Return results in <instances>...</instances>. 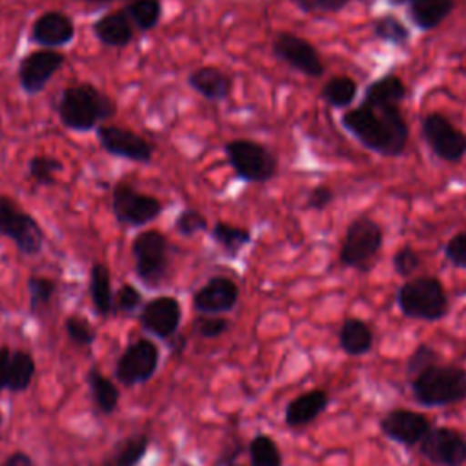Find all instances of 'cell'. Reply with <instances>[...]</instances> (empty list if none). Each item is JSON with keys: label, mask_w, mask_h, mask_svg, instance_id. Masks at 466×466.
<instances>
[{"label": "cell", "mask_w": 466, "mask_h": 466, "mask_svg": "<svg viewBox=\"0 0 466 466\" xmlns=\"http://www.w3.org/2000/svg\"><path fill=\"white\" fill-rule=\"evenodd\" d=\"M66 333L78 346H91L96 339L95 328L86 319L76 315L66 319Z\"/></svg>", "instance_id": "cell-38"}, {"label": "cell", "mask_w": 466, "mask_h": 466, "mask_svg": "<svg viewBox=\"0 0 466 466\" xmlns=\"http://www.w3.org/2000/svg\"><path fill=\"white\" fill-rule=\"evenodd\" d=\"M56 111L64 127L86 133L111 118L116 111V104L98 87L91 84H76L62 91Z\"/></svg>", "instance_id": "cell-2"}, {"label": "cell", "mask_w": 466, "mask_h": 466, "mask_svg": "<svg viewBox=\"0 0 466 466\" xmlns=\"http://www.w3.org/2000/svg\"><path fill=\"white\" fill-rule=\"evenodd\" d=\"M335 200V193L328 186H317L313 187L306 197V208L313 211H322Z\"/></svg>", "instance_id": "cell-45"}, {"label": "cell", "mask_w": 466, "mask_h": 466, "mask_svg": "<svg viewBox=\"0 0 466 466\" xmlns=\"http://www.w3.org/2000/svg\"><path fill=\"white\" fill-rule=\"evenodd\" d=\"M271 49L279 60L306 76L319 78L324 73V62L315 46L295 33H277L271 42Z\"/></svg>", "instance_id": "cell-11"}, {"label": "cell", "mask_w": 466, "mask_h": 466, "mask_svg": "<svg viewBox=\"0 0 466 466\" xmlns=\"http://www.w3.org/2000/svg\"><path fill=\"white\" fill-rule=\"evenodd\" d=\"M419 451L435 466H462L466 464V437L448 426H437L419 442Z\"/></svg>", "instance_id": "cell-12"}, {"label": "cell", "mask_w": 466, "mask_h": 466, "mask_svg": "<svg viewBox=\"0 0 466 466\" xmlns=\"http://www.w3.org/2000/svg\"><path fill=\"white\" fill-rule=\"evenodd\" d=\"M397 306L404 317L424 322H437L450 309L442 282L431 275L408 279L397 291Z\"/></svg>", "instance_id": "cell-4"}, {"label": "cell", "mask_w": 466, "mask_h": 466, "mask_svg": "<svg viewBox=\"0 0 466 466\" xmlns=\"http://www.w3.org/2000/svg\"><path fill=\"white\" fill-rule=\"evenodd\" d=\"M224 151L235 175L246 182H268L277 173V157L258 142L235 138L224 146Z\"/></svg>", "instance_id": "cell-6"}, {"label": "cell", "mask_w": 466, "mask_h": 466, "mask_svg": "<svg viewBox=\"0 0 466 466\" xmlns=\"http://www.w3.org/2000/svg\"><path fill=\"white\" fill-rule=\"evenodd\" d=\"M111 209L115 218L124 226H146L160 215L162 204L157 197L142 193L120 180L111 191Z\"/></svg>", "instance_id": "cell-9"}, {"label": "cell", "mask_w": 466, "mask_h": 466, "mask_svg": "<svg viewBox=\"0 0 466 466\" xmlns=\"http://www.w3.org/2000/svg\"><path fill=\"white\" fill-rule=\"evenodd\" d=\"M9 348H0V391L7 386V370H9V360H11Z\"/></svg>", "instance_id": "cell-46"}, {"label": "cell", "mask_w": 466, "mask_h": 466, "mask_svg": "<svg viewBox=\"0 0 466 466\" xmlns=\"http://www.w3.org/2000/svg\"><path fill=\"white\" fill-rule=\"evenodd\" d=\"M339 344L344 353L351 357H360L371 350L373 331L366 320L357 317H348L340 326Z\"/></svg>", "instance_id": "cell-24"}, {"label": "cell", "mask_w": 466, "mask_h": 466, "mask_svg": "<svg viewBox=\"0 0 466 466\" xmlns=\"http://www.w3.org/2000/svg\"><path fill=\"white\" fill-rule=\"evenodd\" d=\"M133 24L127 18L124 9L118 11H111L106 13L104 16H100L95 25V36L109 47H124L133 40Z\"/></svg>", "instance_id": "cell-23"}, {"label": "cell", "mask_w": 466, "mask_h": 466, "mask_svg": "<svg viewBox=\"0 0 466 466\" xmlns=\"http://www.w3.org/2000/svg\"><path fill=\"white\" fill-rule=\"evenodd\" d=\"M87 384H89V390H91L96 408L102 413H111L118 402L116 386L106 375H102L96 368H91L87 371Z\"/></svg>", "instance_id": "cell-30"}, {"label": "cell", "mask_w": 466, "mask_h": 466, "mask_svg": "<svg viewBox=\"0 0 466 466\" xmlns=\"http://www.w3.org/2000/svg\"><path fill=\"white\" fill-rule=\"evenodd\" d=\"M35 360L27 351L16 350L11 353L9 370H7V390L9 391H24L31 384L35 377Z\"/></svg>", "instance_id": "cell-28"}, {"label": "cell", "mask_w": 466, "mask_h": 466, "mask_svg": "<svg viewBox=\"0 0 466 466\" xmlns=\"http://www.w3.org/2000/svg\"><path fill=\"white\" fill-rule=\"evenodd\" d=\"M187 84L208 100H224L229 96L233 87L231 76L215 66H204L195 69L189 75Z\"/></svg>", "instance_id": "cell-22"}, {"label": "cell", "mask_w": 466, "mask_h": 466, "mask_svg": "<svg viewBox=\"0 0 466 466\" xmlns=\"http://www.w3.org/2000/svg\"><path fill=\"white\" fill-rule=\"evenodd\" d=\"M147 450V439L144 435H137L126 441L120 450L113 457V466H137Z\"/></svg>", "instance_id": "cell-35"}, {"label": "cell", "mask_w": 466, "mask_h": 466, "mask_svg": "<svg viewBox=\"0 0 466 466\" xmlns=\"http://www.w3.org/2000/svg\"><path fill=\"white\" fill-rule=\"evenodd\" d=\"M329 397L324 390H309L299 397H295L284 413V420L288 426L291 428H299V426H306L309 422H313L328 406Z\"/></svg>", "instance_id": "cell-20"}, {"label": "cell", "mask_w": 466, "mask_h": 466, "mask_svg": "<svg viewBox=\"0 0 466 466\" xmlns=\"http://www.w3.org/2000/svg\"><path fill=\"white\" fill-rule=\"evenodd\" d=\"M391 264H393V269H395V273L399 277L410 279L420 268V257H419V253L411 246H402L393 255Z\"/></svg>", "instance_id": "cell-40"}, {"label": "cell", "mask_w": 466, "mask_h": 466, "mask_svg": "<svg viewBox=\"0 0 466 466\" xmlns=\"http://www.w3.org/2000/svg\"><path fill=\"white\" fill-rule=\"evenodd\" d=\"M27 289H29V306H31V311H36L44 306H47L55 295V282L51 279H46V277H29L27 280Z\"/></svg>", "instance_id": "cell-36"}, {"label": "cell", "mask_w": 466, "mask_h": 466, "mask_svg": "<svg viewBox=\"0 0 466 466\" xmlns=\"http://www.w3.org/2000/svg\"><path fill=\"white\" fill-rule=\"evenodd\" d=\"M29 175L42 186H49L55 182L56 175L64 169V164L49 155H35L27 164Z\"/></svg>", "instance_id": "cell-34"}, {"label": "cell", "mask_w": 466, "mask_h": 466, "mask_svg": "<svg viewBox=\"0 0 466 466\" xmlns=\"http://www.w3.org/2000/svg\"><path fill=\"white\" fill-rule=\"evenodd\" d=\"M439 359H441V357H439L437 350H433V348L428 346V344H419V346L411 351V355L408 357V360H406V375H408V380L413 379L415 375H419L420 371H424L426 368L437 364Z\"/></svg>", "instance_id": "cell-37"}, {"label": "cell", "mask_w": 466, "mask_h": 466, "mask_svg": "<svg viewBox=\"0 0 466 466\" xmlns=\"http://www.w3.org/2000/svg\"><path fill=\"white\" fill-rule=\"evenodd\" d=\"M142 302V295L140 291L131 286V284H124L120 286V289L115 295V309L124 311V313H131L135 311Z\"/></svg>", "instance_id": "cell-42"}, {"label": "cell", "mask_w": 466, "mask_h": 466, "mask_svg": "<svg viewBox=\"0 0 466 466\" xmlns=\"http://www.w3.org/2000/svg\"><path fill=\"white\" fill-rule=\"evenodd\" d=\"M228 320L222 317H213V315H204L198 317L195 322V329L198 331V335L206 337V339H215L220 337L226 329H228Z\"/></svg>", "instance_id": "cell-44"}, {"label": "cell", "mask_w": 466, "mask_h": 466, "mask_svg": "<svg viewBox=\"0 0 466 466\" xmlns=\"http://www.w3.org/2000/svg\"><path fill=\"white\" fill-rule=\"evenodd\" d=\"M229 466H240V464H229Z\"/></svg>", "instance_id": "cell-49"}, {"label": "cell", "mask_w": 466, "mask_h": 466, "mask_svg": "<svg viewBox=\"0 0 466 466\" xmlns=\"http://www.w3.org/2000/svg\"><path fill=\"white\" fill-rule=\"evenodd\" d=\"M0 235L9 237L22 255H38L44 246V229L7 195H0Z\"/></svg>", "instance_id": "cell-8"}, {"label": "cell", "mask_w": 466, "mask_h": 466, "mask_svg": "<svg viewBox=\"0 0 466 466\" xmlns=\"http://www.w3.org/2000/svg\"><path fill=\"white\" fill-rule=\"evenodd\" d=\"M64 60L66 58L60 51H53V49L31 51L20 60V66H18L20 87L27 95L40 93L49 84L53 75L62 67Z\"/></svg>", "instance_id": "cell-16"}, {"label": "cell", "mask_w": 466, "mask_h": 466, "mask_svg": "<svg viewBox=\"0 0 466 466\" xmlns=\"http://www.w3.org/2000/svg\"><path fill=\"white\" fill-rule=\"evenodd\" d=\"M295 5L304 13H339L350 0H293Z\"/></svg>", "instance_id": "cell-43"}, {"label": "cell", "mask_w": 466, "mask_h": 466, "mask_svg": "<svg viewBox=\"0 0 466 466\" xmlns=\"http://www.w3.org/2000/svg\"><path fill=\"white\" fill-rule=\"evenodd\" d=\"M75 36L73 20L60 11H47L40 15L31 27V42L44 49H55L69 44Z\"/></svg>", "instance_id": "cell-19"}, {"label": "cell", "mask_w": 466, "mask_h": 466, "mask_svg": "<svg viewBox=\"0 0 466 466\" xmlns=\"http://www.w3.org/2000/svg\"><path fill=\"white\" fill-rule=\"evenodd\" d=\"M157 364L158 348L147 339H138L120 355L115 373L122 384L133 386L151 379L157 371Z\"/></svg>", "instance_id": "cell-13"}, {"label": "cell", "mask_w": 466, "mask_h": 466, "mask_svg": "<svg viewBox=\"0 0 466 466\" xmlns=\"http://www.w3.org/2000/svg\"><path fill=\"white\" fill-rule=\"evenodd\" d=\"M384 233L379 222L362 215L350 222L340 246L339 258L346 268L370 271L382 248Z\"/></svg>", "instance_id": "cell-5"}, {"label": "cell", "mask_w": 466, "mask_h": 466, "mask_svg": "<svg viewBox=\"0 0 466 466\" xmlns=\"http://www.w3.org/2000/svg\"><path fill=\"white\" fill-rule=\"evenodd\" d=\"M455 9V0H410L406 15L410 22L420 31L439 27Z\"/></svg>", "instance_id": "cell-21"}, {"label": "cell", "mask_w": 466, "mask_h": 466, "mask_svg": "<svg viewBox=\"0 0 466 466\" xmlns=\"http://www.w3.org/2000/svg\"><path fill=\"white\" fill-rule=\"evenodd\" d=\"M446 260L461 269H466V231L455 233L444 246Z\"/></svg>", "instance_id": "cell-41"}, {"label": "cell", "mask_w": 466, "mask_h": 466, "mask_svg": "<svg viewBox=\"0 0 466 466\" xmlns=\"http://www.w3.org/2000/svg\"><path fill=\"white\" fill-rule=\"evenodd\" d=\"M124 11L133 27L138 31H149L158 24L162 16V4L160 0H133L126 5Z\"/></svg>", "instance_id": "cell-31"}, {"label": "cell", "mask_w": 466, "mask_h": 466, "mask_svg": "<svg viewBox=\"0 0 466 466\" xmlns=\"http://www.w3.org/2000/svg\"><path fill=\"white\" fill-rule=\"evenodd\" d=\"M373 35L382 40L388 42L391 46L397 47H404L410 42V29L404 22H400L397 16L393 15H384L373 20Z\"/></svg>", "instance_id": "cell-32"}, {"label": "cell", "mask_w": 466, "mask_h": 466, "mask_svg": "<svg viewBox=\"0 0 466 466\" xmlns=\"http://www.w3.org/2000/svg\"><path fill=\"white\" fill-rule=\"evenodd\" d=\"M357 91H359V86H357V82H355L351 76L337 75V76L328 78V80L322 84L319 96H320L329 107L344 109V107H350V106H351V102H353L355 96H357Z\"/></svg>", "instance_id": "cell-27"}, {"label": "cell", "mask_w": 466, "mask_h": 466, "mask_svg": "<svg viewBox=\"0 0 466 466\" xmlns=\"http://www.w3.org/2000/svg\"><path fill=\"white\" fill-rule=\"evenodd\" d=\"M415 400L424 408H444L466 400V368L433 364L410 379Z\"/></svg>", "instance_id": "cell-3"}, {"label": "cell", "mask_w": 466, "mask_h": 466, "mask_svg": "<svg viewBox=\"0 0 466 466\" xmlns=\"http://www.w3.org/2000/svg\"><path fill=\"white\" fill-rule=\"evenodd\" d=\"M137 277L149 288L160 286L169 266L167 238L157 229L138 233L131 246Z\"/></svg>", "instance_id": "cell-7"}, {"label": "cell", "mask_w": 466, "mask_h": 466, "mask_svg": "<svg viewBox=\"0 0 466 466\" xmlns=\"http://www.w3.org/2000/svg\"><path fill=\"white\" fill-rule=\"evenodd\" d=\"M238 300V288L228 277H213L209 279L195 295L193 306L197 311L204 315L224 313L235 308Z\"/></svg>", "instance_id": "cell-18"}, {"label": "cell", "mask_w": 466, "mask_h": 466, "mask_svg": "<svg viewBox=\"0 0 466 466\" xmlns=\"http://www.w3.org/2000/svg\"><path fill=\"white\" fill-rule=\"evenodd\" d=\"M2 466H33L31 457L25 455L24 451H15L13 455L7 457V461Z\"/></svg>", "instance_id": "cell-47"}, {"label": "cell", "mask_w": 466, "mask_h": 466, "mask_svg": "<svg viewBox=\"0 0 466 466\" xmlns=\"http://www.w3.org/2000/svg\"><path fill=\"white\" fill-rule=\"evenodd\" d=\"M180 304L175 297L162 295L153 300H149L140 313V322L142 326L160 337V339H169L173 333L178 329L180 324Z\"/></svg>", "instance_id": "cell-17"}, {"label": "cell", "mask_w": 466, "mask_h": 466, "mask_svg": "<svg viewBox=\"0 0 466 466\" xmlns=\"http://www.w3.org/2000/svg\"><path fill=\"white\" fill-rule=\"evenodd\" d=\"M406 86L400 76L390 73L373 82L364 89V104L370 106H399L406 98Z\"/></svg>", "instance_id": "cell-25"}, {"label": "cell", "mask_w": 466, "mask_h": 466, "mask_svg": "<svg viewBox=\"0 0 466 466\" xmlns=\"http://www.w3.org/2000/svg\"><path fill=\"white\" fill-rule=\"evenodd\" d=\"M342 126L366 149L382 157H399L408 146L410 129L399 106H370L360 104L348 109Z\"/></svg>", "instance_id": "cell-1"}, {"label": "cell", "mask_w": 466, "mask_h": 466, "mask_svg": "<svg viewBox=\"0 0 466 466\" xmlns=\"http://www.w3.org/2000/svg\"><path fill=\"white\" fill-rule=\"evenodd\" d=\"M84 2H89V4H107V2H115V0H84Z\"/></svg>", "instance_id": "cell-48"}, {"label": "cell", "mask_w": 466, "mask_h": 466, "mask_svg": "<svg viewBox=\"0 0 466 466\" xmlns=\"http://www.w3.org/2000/svg\"><path fill=\"white\" fill-rule=\"evenodd\" d=\"M211 237L229 257H235L244 246L251 242L249 229L222 220L215 222V226L211 228Z\"/></svg>", "instance_id": "cell-29"}, {"label": "cell", "mask_w": 466, "mask_h": 466, "mask_svg": "<svg viewBox=\"0 0 466 466\" xmlns=\"http://www.w3.org/2000/svg\"><path fill=\"white\" fill-rule=\"evenodd\" d=\"M420 133L435 157L444 162H461L466 157V133L441 113H430L420 122Z\"/></svg>", "instance_id": "cell-10"}, {"label": "cell", "mask_w": 466, "mask_h": 466, "mask_svg": "<svg viewBox=\"0 0 466 466\" xmlns=\"http://www.w3.org/2000/svg\"><path fill=\"white\" fill-rule=\"evenodd\" d=\"M379 428L390 441L411 448L419 446V442L431 430V424L424 413L395 408L379 420Z\"/></svg>", "instance_id": "cell-15"}, {"label": "cell", "mask_w": 466, "mask_h": 466, "mask_svg": "<svg viewBox=\"0 0 466 466\" xmlns=\"http://www.w3.org/2000/svg\"><path fill=\"white\" fill-rule=\"evenodd\" d=\"M89 295L93 308L98 315H109L115 309V299L111 291V275L106 264H93L89 271Z\"/></svg>", "instance_id": "cell-26"}, {"label": "cell", "mask_w": 466, "mask_h": 466, "mask_svg": "<svg viewBox=\"0 0 466 466\" xmlns=\"http://www.w3.org/2000/svg\"><path fill=\"white\" fill-rule=\"evenodd\" d=\"M96 137L100 146L109 155L140 162V164H147L153 158V146L144 137H140L131 129L104 124L96 127Z\"/></svg>", "instance_id": "cell-14"}, {"label": "cell", "mask_w": 466, "mask_h": 466, "mask_svg": "<svg viewBox=\"0 0 466 466\" xmlns=\"http://www.w3.org/2000/svg\"><path fill=\"white\" fill-rule=\"evenodd\" d=\"M249 464L251 466H282V455L277 442L266 435L258 433L249 442Z\"/></svg>", "instance_id": "cell-33"}, {"label": "cell", "mask_w": 466, "mask_h": 466, "mask_svg": "<svg viewBox=\"0 0 466 466\" xmlns=\"http://www.w3.org/2000/svg\"><path fill=\"white\" fill-rule=\"evenodd\" d=\"M175 229L182 237H193L195 233L208 229V220L200 211L187 208V209L180 211L178 217L175 218Z\"/></svg>", "instance_id": "cell-39"}]
</instances>
